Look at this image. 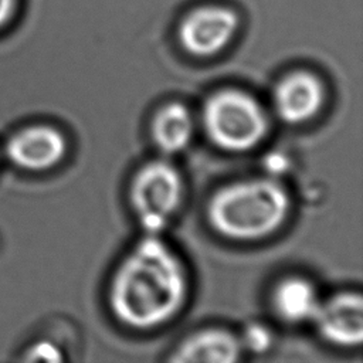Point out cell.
Instances as JSON below:
<instances>
[{
  "label": "cell",
  "instance_id": "cell-13",
  "mask_svg": "<svg viewBox=\"0 0 363 363\" xmlns=\"http://www.w3.org/2000/svg\"><path fill=\"white\" fill-rule=\"evenodd\" d=\"M27 360L33 362H62L61 350L51 342H38L27 350Z\"/></svg>",
  "mask_w": 363,
  "mask_h": 363
},
{
  "label": "cell",
  "instance_id": "cell-1",
  "mask_svg": "<svg viewBox=\"0 0 363 363\" xmlns=\"http://www.w3.org/2000/svg\"><path fill=\"white\" fill-rule=\"evenodd\" d=\"M187 274L162 234H145L118 265L109 285L115 318L133 329L170 320L184 305Z\"/></svg>",
  "mask_w": 363,
  "mask_h": 363
},
{
  "label": "cell",
  "instance_id": "cell-5",
  "mask_svg": "<svg viewBox=\"0 0 363 363\" xmlns=\"http://www.w3.org/2000/svg\"><path fill=\"white\" fill-rule=\"evenodd\" d=\"M241 26L238 11L227 4L207 3L189 10L177 26L182 48L199 58L223 52L235 38Z\"/></svg>",
  "mask_w": 363,
  "mask_h": 363
},
{
  "label": "cell",
  "instance_id": "cell-14",
  "mask_svg": "<svg viewBox=\"0 0 363 363\" xmlns=\"http://www.w3.org/2000/svg\"><path fill=\"white\" fill-rule=\"evenodd\" d=\"M17 0H0V28L11 18Z\"/></svg>",
  "mask_w": 363,
  "mask_h": 363
},
{
  "label": "cell",
  "instance_id": "cell-6",
  "mask_svg": "<svg viewBox=\"0 0 363 363\" xmlns=\"http://www.w3.org/2000/svg\"><path fill=\"white\" fill-rule=\"evenodd\" d=\"M64 133L51 125L26 126L11 135L4 146L7 159L27 172H43L57 166L67 155Z\"/></svg>",
  "mask_w": 363,
  "mask_h": 363
},
{
  "label": "cell",
  "instance_id": "cell-11",
  "mask_svg": "<svg viewBox=\"0 0 363 363\" xmlns=\"http://www.w3.org/2000/svg\"><path fill=\"white\" fill-rule=\"evenodd\" d=\"M272 303L281 319L301 323L313 319L320 301L315 286L308 279L289 277L277 285Z\"/></svg>",
  "mask_w": 363,
  "mask_h": 363
},
{
  "label": "cell",
  "instance_id": "cell-8",
  "mask_svg": "<svg viewBox=\"0 0 363 363\" xmlns=\"http://www.w3.org/2000/svg\"><path fill=\"white\" fill-rule=\"evenodd\" d=\"M325 101L322 81L309 71H292L278 81L274 89V109L277 116L289 125H299L312 119Z\"/></svg>",
  "mask_w": 363,
  "mask_h": 363
},
{
  "label": "cell",
  "instance_id": "cell-7",
  "mask_svg": "<svg viewBox=\"0 0 363 363\" xmlns=\"http://www.w3.org/2000/svg\"><path fill=\"white\" fill-rule=\"evenodd\" d=\"M319 335L336 346L352 347L363 339V301L356 292H340L320 301L312 319Z\"/></svg>",
  "mask_w": 363,
  "mask_h": 363
},
{
  "label": "cell",
  "instance_id": "cell-3",
  "mask_svg": "<svg viewBox=\"0 0 363 363\" xmlns=\"http://www.w3.org/2000/svg\"><path fill=\"white\" fill-rule=\"evenodd\" d=\"M203 126L220 149L244 152L255 147L268 132V118L250 94L227 88L210 95L203 106Z\"/></svg>",
  "mask_w": 363,
  "mask_h": 363
},
{
  "label": "cell",
  "instance_id": "cell-10",
  "mask_svg": "<svg viewBox=\"0 0 363 363\" xmlns=\"http://www.w3.org/2000/svg\"><path fill=\"white\" fill-rule=\"evenodd\" d=\"M193 129L191 113L180 102L166 104L152 121L153 142L167 156L182 153L190 145Z\"/></svg>",
  "mask_w": 363,
  "mask_h": 363
},
{
  "label": "cell",
  "instance_id": "cell-4",
  "mask_svg": "<svg viewBox=\"0 0 363 363\" xmlns=\"http://www.w3.org/2000/svg\"><path fill=\"white\" fill-rule=\"evenodd\" d=\"M182 197L180 172L167 160L145 163L130 183V204L145 234H162Z\"/></svg>",
  "mask_w": 363,
  "mask_h": 363
},
{
  "label": "cell",
  "instance_id": "cell-9",
  "mask_svg": "<svg viewBox=\"0 0 363 363\" xmlns=\"http://www.w3.org/2000/svg\"><path fill=\"white\" fill-rule=\"evenodd\" d=\"M240 339L224 329H206L187 337L174 350L172 362L233 363L241 356Z\"/></svg>",
  "mask_w": 363,
  "mask_h": 363
},
{
  "label": "cell",
  "instance_id": "cell-2",
  "mask_svg": "<svg viewBox=\"0 0 363 363\" xmlns=\"http://www.w3.org/2000/svg\"><path fill=\"white\" fill-rule=\"evenodd\" d=\"M291 199L274 177L238 180L218 189L207 206V220L223 237L259 240L275 233L286 220Z\"/></svg>",
  "mask_w": 363,
  "mask_h": 363
},
{
  "label": "cell",
  "instance_id": "cell-12",
  "mask_svg": "<svg viewBox=\"0 0 363 363\" xmlns=\"http://www.w3.org/2000/svg\"><path fill=\"white\" fill-rule=\"evenodd\" d=\"M241 349L250 350L251 353H264L272 345V335L267 326L261 323H251L238 337Z\"/></svg>",
  "mask_w": 363,
  "mask_h": 363
}]
</instances>
